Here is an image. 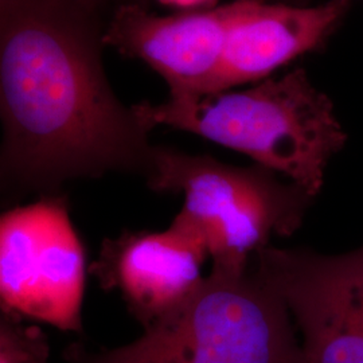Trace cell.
<instances>
[{
	"instance_id": "6da1fadb",
	"label": "cell",
	"mask_w": 363,
	"mask_h": 363,
	"mask_svg": "<svg viewBox=\"0 0 363 363\" xmlns=\"http://www.w3.org/2000/svg\"><path fill=\"white\" fill-rule=\"evenodd\" d=\"M91 13L77 0H0L3 203L77 178L154 172L150 130L108 82Z\"/></svg>"
},
{
	"instance_id": "7a4b0ae2",
	"label": "cell",
	"mask_w": 363,
	"mask_h": 363,
	"mask_svg": "<svg viewBox=\"0 0 363 363\" xmlns=\"http://www.w3.org/2000/svg\"><path fill=\"white\" fill-rule=\"evenodd\" d=\"M148 130H186L250 156L316 196L327 164L347 140L334 105L304 69L267 78L242 91L169 97L162 104L132 105Z\"/></svg>"
},
{
	"instance_id": "3957f363",
	"label": "cell",
	"mask_w": 363,
	"mask_h": 363,
	"mask_svg": "<svg viewBox=\"0 0 363 363\" xmlns=\"http://www.w3.org/2000/svg\"><path fill=\"white\" fill-rule=\"evenodd\" d=\"M69 363H306L286 303L249 267L213 268L193 298L127 346L91 352L73 343Z\"/></svg>"
},
{
	"instance_id": "277c9868",
	"label": "cell",
	"mask_w": 363,
	"mask_h": 363,
	"mask_svg": "<svg viewBox=\"0 0 363 363\" xmlns=\"http://www.w3.org/2000/svg\"><path fill=\"white\" fill-rule=\"evenodd\" d=\"M147 183L156 193L183 194L172 222L201 240L213 268L225 271H247L272 235L295 233L315 198L259 164L235 167L167 147H156Z\"/></svg>"
},
{
	"instance_id": "5b68a950",
	"label": "cell",
	"mask_w": 363,
	"mask_h": 363,
	"mask_svg": "<svg viewBox=\"0 0 363 363\" xmlns=\"http://www.w3.org/2000/svg\"><path fill=\"white\" fill-rule=\"evenodd\" d=\"M86 252L64 194L40 196L0 218V311L82 333Z\"/></svg>"
},
{
	"instance_id": "8992f818",
	"label": "cell",
	"mask_w": 363,
	"mask_h": 363,
	"mask_svg": "<svg viewBox=\"0 0 363 363\" xmlns=\"http://www.w3.org/2000/svg\"><path fill=\"white\" fill-rule=\"evenodd\" d=\"M250 267L295 318L306 363H363V247L337 256L267 247Z\"/></svg>"
},
{
	"instance_id": "52a82bcc",
	"label": "cell",
	"mask_w": 363,
	"mask_h": 363,
	"mask_svg": "<svg viewBox=\"0 0 363 363\" xmlns=\"http://www.w3.org/2000/svg\"><path fill=\"white\" fill-rule=\"evenodd\" d=\"M208 257L202 241L172 222L164 232L125 230L105 238L89 273L101 289L117 291L147 328L194 296Z\"/></svg>"
},
{
	"instance_id": "ba28073f",
	"label": "cell",
	"mask_w": 363,
	"mask_h": 363,
	"mask_svg": "<svg viewBox=\"0 0 363 363\" xmlns=\"http://www.w3.org/2000/svg\"><path fill=\"white\" fill-rule=\"evenodd\" d=\"M233 3L208 11L157 16L127 3L103 34L104 45L151 66L169 97L216 93Z\"/></svg>"
},
{
	"instance_id": "9c48e42d",
	"label": "cell",
	"mask_w": 363,
	"mask_h": 363,
	"mask_svg": "<svg viewBox=\"0 0 363 363\" xmlns=\"http://www.w3.org/2000/svg\"><path fill=\"white\" fill-rule=\"evenodd\" d=\"M351 0L315 7L237 0L228 27L216 93L257 81L318 49L350 9Z\"/></svg>"
},
{
	"instance_id": "30bf717a",
	"label": "cell",
	"mask_w": 363,
	"mask_h": 363,
	"mask_svg": "<svg viewBox=\"0 0 363 363\" xmlns=\"http://www.w3.org/2000/svg\"><path fill=\"white\" fill-rule=\"evenodd\" d=\"M50 346L38 325H25V318L0 311V363H49Z\"/></svg>"
},
{
	"instance_id": "8fae6325",
	"label": "cell",
	"mask_w": 363,
	"mask_h": 363,
	"mask_svg": "<svg viewBox=\"0 0 363 363\" xmlns=\"http://www.w3.org/2000/svg\"><path fill=\"white\" fill-rule=\"evenodd\" d=\"M162 1L172 6H179V7H195V6L208 3L210 0H162Z\"/></svg>"
},
{
	"instance_id": "7c38bea8",
	"label": "cell",
	"mask_w": 363,
	"mask_h": 363,
	"mask_svg": "<svg viewBox=\"0 0 363 363\" xmlns=\"http://www.w3.org/2000/svg\"><path fill=\"white\" fill-rule=\"evenodd\" d=\"M79 4H82L84 7H86V9H89V10H93L99 3H101L103 0H77Z\"/></svg>"
},
{
	"instance_id": "4fadbf2b",
	"label": "cell",
	"mask_w": 363,
	"mask_h": 363,
	"mask_svg": "<svg viewBox=\"0 0 363 363\" xmlns=\"http://www.w3.org/2000/svg\"><path fill=\"white\" fill-rule=\"evenodd\" d=\"M253 1H262L264 3V0H253Z\"/></svg>"
}]
</instances>
